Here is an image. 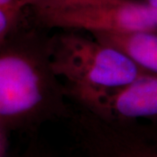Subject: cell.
<instances>
[{"mask_svg": "<svg viewBox=\"0 0 157 157\" xmlns=\"http://www.w3.org/2000/svg\"><path fill=\"white\" fill-rule=\"evenodd\" d=\"M52 68L84 104L147 73L116 48L73 33L57 39Z\"/></svg>", "mask_w": 157, "mask_h": 157, "instance_id": "obj_1", "label": "cell"}, {"mask_svg": "<svg viewBox=\"0 0 157 157\" xmlns=\"http://www.w3.org/2000/svg\"><path fill=\"white\" fill-rule=\"evenodd\" d=\"M40 11L50 25L66 30L91 33L157 30V9L135 0H104Z\"/></svg>", "mask_w": 157, "mask_h": 157, "instance_id": "obj_2", "label": "cell"}, {"mask_svg": "<svg viewBox=\"0 0 157 157\" xmlns=\"http://www.w3.org/2000/svg\"><path fill=\"white\" fill-rule=\"evenodd\" d=\"M74 129L86 157H157V135L128 121L90 113L78 118Z\"/></svg>", "mask_w": 157, "mask_h": 157, "instance_id": "obj_3", "label": "cell"}, {"mask_svg": "<svg viewBox=\"0 0 157 157\" xmlns=\"http://www.w3.org/2000/svg\"><path fill=\"white\" fill-rule=\"evenodd\" d=\"M106 120L129 121L157 117V75L145 73L131 83L102 94L85 104Z\"/></svg>", "mask_w": 157, "mask_h": 157, "instance_id": "obj_4", "label": "cell"}, {"mask_svg": "<svg viewBox=\"0 0 157 157\" xmlns=\"http://www.w3.org/2000/svg\"><path fill=\"white\" fill-rule=\"evenodd\" d=\"M42 100L40 80L34 68L21 58H0V114L25 113Z\"/></svg>", "mask_w": 157, "mask_h": 157, "instance_id": "obj_5", "label": "cell"}, {"mask_svg": "<svg viewBox=\"0 0 157 157\" xmlns=\"http://www.w3.org/2000/svg\"><path fill=\"white\" fill-rule=\"evenodd\" d=\"M91 34L99 42L122 52L144 72L157 75V30Z\"/></svg>", "mask_w": 157, "mask_h": 157, "instance_id": "obj_6", "label": "cell"}, {"mask_svg": "<svg viewBox=\"0 0 157 157\" xmlns=\"http://www.w3.org/2000/svg\"><path fill=\"white\" fill-rule=\"evenodd\" d=\"M30 1L34 2L40 10H45V9L86 5V4L95 3L104 0H30Z\"/></svg>", "mask_w": 157, "mask_h": 157, "instance_id": "obj_7", "label": "cell"}, {"mask_svg": "<svg viewBox=\"0 0 157 157\" xmlns=\"http://www.w3.org/2000/svg\"><path fill=\"white\" fill-rule=\"evenodd\" d=\"M11 9L0 8V35L6 31L9 23V12Z\"/></svg>", "mask_w": 157, "mask_h": 157, "instance_id": "obj_8", "label": "cell"}, {"mask_svg": "<svg viewBox=\"0 0 157 157\" xmlns=\"http://www.w3.org/2000/svg\"><path fill=\"white\" fill-rule=\"evenodd\" d=\"M25 0H0V8L14 9Z\"/></svg>", "mask_w": 157, "mask_h": 157, "instance_id": "obj_9", "label": "cell"}, {"mask_svg": "<svg viewBox=\"0 0 157 157\" xmlns=\"http://www.w3.org/2000/svg\"><path fill=\"white\" fill-rule=\"evenodd\" d=\"M145 3H147L148 6H150L153 8L157 9V0H145Z\"/></svg>", "mask_w": 157, "mask_h": 157, "instance_id": "obj_10", "label": "cell"}]
</instances>
